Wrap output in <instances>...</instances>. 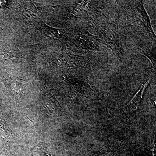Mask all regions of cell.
Here are the masks:
<instances>
[{
	"mask_svg": "<svg viewBox=\"0 0 156 156\" xmlns=\"http://www.w3.org/2000/svg\"><path fill=\"white\" fill-rule=\"evenodd\" d=\"M145 85H146V84L142 86L139 92L134 96L132 100L127 105V106L124 108L123 109L124 111L125 112H130L134 111L137 109L141 100L144 91L145 89Z\"/></svg>",
	"mask_w": 156,
	"mask_h": 156,
	"instance_id": "1",
	"label": "cell"
},
{
	"mask_svg": "<svg viewBox=\"0 0 156 156\" xmlns=\"http://www.w3.org/2000/svg\"><path fill=\"white\" fill-rule=\"evenodd\" d=\"M44 30L47 36L53 39L61 38L62 36L63 35V31L53 28L45 24L44 26Z\"/></svg>",
	"mask_w": 156,
	"mask_h": 156,
	"instance_id": "2",
	"label": "cell"
},
{
	"mask_svg": "<svg viewBox=\"0 0 156 156\" xmlns=\"http://www.w3.org/2000/svg\"><path fill=\"white\" fill-rule=\"evenodd\" d=\"M14 58H15V56L11 52L7 51L0 52V62H7Z\"/></svg>",
	"mask_w": 156,
	"mask_h": 156,
	"instance_id": "3",
	"label": "cell"
}]
</instances>
